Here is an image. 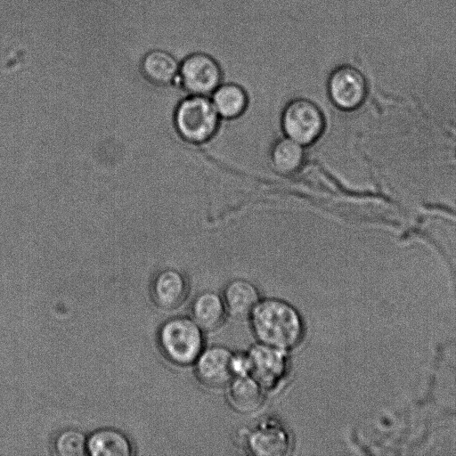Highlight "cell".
<instances>
[{"label": "cell", "mask_w": 456, "mask_h": 456, "mask_svg": "<svg viewBox=\"0 0 456 456\" xmlns=\"http://www.w3.org/2000/svg\"><path fill=\"white\" fill-rule=\"evenodd\" d=\"M250 327L259 343L289 351L305 337L300 313L280 298H261L249 315Z\"/></svg>", "instance_id": "cell-1"}, {"label": "cell", "mask_w": 456, "mask_h": 456, "mask_svg": "<svg viewBox=\"0 0 456 456\" xmlns=\"http://www.w3.org/2000/svg\"><path fill=\"white\" fill-rule=\"evenodd\" d=\"M173 121L183 141L203 145L216 136L222 119L209 96L187 94L175 107Z\"/></svg>", "instance_id": "cell-2"}, {"label": "cell", "mask_w": 456, "mask_h": 456, "mask_svg": "<svg viewBox=\"0 0 456 456\" xmlns=\"http://www.w3.org/2000/svg\"><path fill=\"white\" fill-rule=\"evenodd\" d=\"M203 331L191 317L170 318L159 330L158 342L160 351L174 364H193L204 349Z\"/></svg>", "instance_id": "cell-3"}, {"label": "cell", "mask_w": 456, "mask_h": 456, "mask_svg": "<svg viewBox=\"0 0 456 456\" xmlns=\"http://www.w3.org/2000/svg\"><path fill=\"white\" fill-rule=\"evenodd\" d=\"M280 126L282 135L308 148L323 136L327 119L317 102L306 97H295L283 106Z\"/></svg>", "instance_id": "cell-4"}, {"label": "cell", "mask_w": 456, "mask_h": 456, "mask_svg": "<svg viewBox=\"0 0 456 456\" xmlns=\"http://www.w3.org/2000/svg\"><path fill=\"white\" fill-rule=\"evenodd\" d=\"M223 81L220 63L208 53L193 52L180 61L176 84L187 94L210 96Z\"/></svg>", "instance_id": "cell-5"}, {"label": "cell", "mask_w": 456, "mask_h": 456, "mask_svg": "<svg viewBox=\"0 0 456 456\" xmlns=\"http://www.w3.org/2000/svg\"><path fill=\"white\" fill-rule=\"evenodd\" d=\"M326 93L330 102L337 110L352 112L358 110L368 95L365 76L351 64H339L329 74Z\"/></svg>", "instance_id": "cell-6"}, {"label": "cell", "mask_w": 456, "mask_h": 456, "mask_svg": "<svg viewBox=\"0 0 456 456\" xmlns=\"http://www.w3.org/2000/svg\"><path fill=\"white\" fill-rule=\"evenodd\" d=\"M250 376L265 391H273L288 378L290 370L289 351L256 343L247 351Z\"/></svg>", "instance_id": "cell-7"}, {"label": "cell", "mask_w": 456, "mask_h": 456, "mask_svg": "<svg viewBox=\"0 0 456 456\" xmlns=\"http://www.w3.org/2000/svg\"><path fill=\"white\" fill-rule=\"evenodd\" d=\"M241 441L251 454L283 456L289 453L291 436L287 427L275 417H266L241 435Z\"/></svg>", "instance_id": "cell-8"}, {"label": "cell", "mask_w": 456, "mask_h": 456, "mask_svg": "<svg viewBox=\"0 0 456 456\" xmlns=\"http://www.w3.org/2000/svg\"><path fill=\"white\" fill-rule=\"evenodd\" d=\"M232 354L224 346L204 347L193 363L198 380L211 388L227 386L233 378L231 367Z\"/></svg>", "instance_id": "cell-9"}, {"label": "cell", "mask_w": 456, "mask_h": 456, "mask_svg": "<svg viewBox=\"0 0 456 456\" xmlns=\"http://www.w3.org/2000/svg\"><path fill=\"white\" fill-rule=\"evenodd\" d=\"M154 304L164 310L181 306L189 295V282L183 273L168 268L159 271L151 283Z\"/></svg>", "instance_id": "cell-10"}, {"label": "cell", "mask_w": 456, "mask_h": 456, "mask_svg": "<svg viewBox=\"0 0 456 456\" xmlns=\"http://www.w3.org/2000/svg\"><path fill=\"white\" fill-rule=\"evenodd\" d=\"M264 388L250 375L233 377L227 385V398L231 407L241 414H250L264 404Z\"/></svg>", "instance_id": "cell-11"}, {"label": "cell", "mask_w": 456, "mask_h": 456, "mask_svg": "<svg viewBox=\"0 0 456 456\" xmlns=\"http://www.w3.org/2000/svg\"><path fill=\"white\" fill-rule=\"evenodd\" d=\"M222 297L227 314L237 319L248 318L261 299L256 286L241 278L230 281Z\"/></svg>", "instance_id": "cell-12"}, {"label": "cell", "mask_w": 456, "mask_h": 456, "mask_svg": "<svg viewBox=\"0 0 456 456\" xmlns=\"http://www.w3.org/2000/svg\"><path fill=\"white\" fill-rule=\"evenodd\" d=\"M211 102L222 120L241 118L249 105L247 90L235 82H222L210 94Z\"/></svg>", "instance_id": "cell-13"}, {"label": "cell", "mask_w": 456, "mask_h": 456, "mask_svg": "<svg viewBox=\"0 0 456 456\" xmlns=\"http://www.w3.org/2000/svg\"><path fill=\"white\" fill-rule=\"evenodd\" d=\"M306 159V148L282 135L277 138L269 150V162L279 175H292L300 171Z\"/></svg>", "instance_id": "cell-14"}, {"label": "cell", "mask_w": 456, "mask_h": 456, "mask_svg": "<svg viewBox=\"0 0 456 456\" xmlns=\"http://www.w3.org/2000/svg\"><path fill=\"white\" fill-rule=\"evenodd\" d=\"M180 61L171 53L154 49L148 52L141 63L142 73L153 85L167 86L177 83Z\"/></svg>", "instance_id": "cell-15"}, {"label": "cell", "mask_w": 456, "mask_h": 456, "mask_svg": "<svg viewBox=\"0 0 456 456\" xmlns=\"http://www.w3.org/2000/svg\"><path fill=\"white\" fill-rule=\"evenodd\" d=\"M191 313L194 322L206 331L219 329L228 314L223 297L210 290L200 292L194 297Z\"/></svg>", "instance_id": "cell-16"}, {"label": "cell", "mask_w": 456, "mask_h": 456, "mask_svg": "<svg viewBox=\"0 0 456 456\" xmlns=\"http://www.w3.org/2000/svg\"><path fill=\"white\" fill-rule=\"evenodd\" d=\"M87 453L93 456H129L132 445L121 432L104 428L94 432L87 440Z\"/></svg>", "instance_id": "cell-17"}, {"label": "cell", "mask_w": 456, "mask_h": 456, "mask_svg": "<svg viewBox=\"0 0 456 456\" xmlns=\"http://www.w3.org/2000/svg\"><path fill=\"white\" fill-rule=\"evenodd\" d=\"M53 450L61 456H82L87 454V440L79 430L68 428L54 438Z\"/></svg>", "instance_id": "cell-18"}, {"label": "cell", "mask_w": 456, "mask_h": 456, "mask_svg": "<svg viewBox=\"0 0 456 456\" xmlns=\"http://www.w3.org/2000/svg\"><path fill=\"white\" fill-rule=\"evenodd\" d=\"M231 367L233 377L250 375V362L246 353H233Z\"/></svg>", "instance_id": "cell-19"}]
</instances>
